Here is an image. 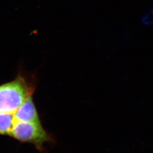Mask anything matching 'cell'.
<instances>
[{
    "mask_svg": "<svg viewBox=\"0 0 153 153\" xmlns=\"http://www.w3.org/2000/svg\"><path fill=\"white\" fill-rule=\"evenodd\" d=\"M32 94V88L21 76L0 85V113L14 114Z\"/></svg>",
    "mask_w": 153,
    "mask_h": 153,
    "instance_id": "cell-1",
    "label": "cell"
},
{
    "mask_svg": "<svg viewBox=\"0 0 153 153\" xmlns=\"http://www.w3.org/2000/svg\"><path fill=\"white\" fill-rule=\"evenodd\" d=\"M142 22L144 25H153V7L143 16Z\"/></svg>",
    "mask_w": 153,
    "mask_h": 153,
    "instance_id": "cell-5",
    "label": "cell"
},
{
    "mask_svg": "<svg viewBox=\"0 0 153 153\" xmlns=\"http://www.w3.org/2000/svg\"><path fill=\"white\" fill-rule=\"evenodd\" d=\"M14 118L15 121L41 123L36 107L33 102L32 94L27 98L14 113Z\"/></svg>",
    "mask_w": 153,
    "mask_h": 153,
    "instance_id": "cell-3",
    "label": "cell"
},
{
    "mask_svg": "<svg viewBox=\"0 0 153 153\" xmlns=\"http://www.w3.org/2000/svg\"><path fill=\"white\" fill-rule=\"evenodd\" d=\"M14 123V114L0 113V135H10Z\"/></svg>",
    "mask_w": 153,
    "mask_h": 153,
    "instance_id": "cell-4",
    "label": "cell"
},
{
    "mask_svg": "<svg viewBox=\"0 0 153 153\" xmlns=\"http://www.w3.org/2000/svg\"><path fill=\"white\" fill-rule=\"evenodd\" d=\"M10 136L22 142L33 143L40 151L44 143L52 141L42 123L15 121Z\"/></svg>",
    "mask_w": 153,
    "mask_h": 153,
    "instance_id": "cell-2",
    "label": "cell"
}]
</instances>
